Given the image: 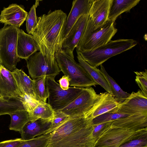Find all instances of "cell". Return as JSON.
<instances>
[{
	"label": "cell",
	"mask_w": 147,
	"mask_h": 147,
	"mask_svg": "<svg viewBox=\"0 0 147 147\" xmlns=\"http://www.w3.org/2000/svg\"><path fill=\"white\" fill-rule=\"evenodd\" d=\"M38 51H39V47L33 36L18 28L17 44L18 57L26 60Z\"/></svg>",
	"instance_id": "obj_17"
},
{
	"label": "cell",
	"mask_w": 147,
	"mask_h": 147,
	"mask_svg": "<svg viewBox=\"0 0 147 147\" xmlns=\"http://www.w3.org/2000/svg\"><path fill=\"white\" fill-rule=\"evenodd\" d=\"M40 1V0L35 1V4L30 9L26 19V30L29 34H32L37 24L36 9L39 5Z\"/></svg>",
	"instance_id": "obj_30"
},
{
	"label": "cell",
	"mask_w": 147,
	"mask_h": 147,
	"mask_svg": "<svg viewBox=\"0 0 147 147\" xmlns=\"http://www.w3.org/2000/svg\"><path fill=\"white\" fill-rule=\"evenodd\" d=\"M77 57L80 65L86 70L93 79L98 85L103 88L107 92L113 95L109 85L100 69L97 67L92 66L84 61L81 57L78 51L76 50Z\"/></svg>",
	"instance_id": "obj_22"
},
{
	"label": "cell",
	"mask_w": 147,
	"mask_h": 147,
	"mask_svg": "<svg viewBox=\"0 0 147 147\" xmlns=\"http://www.w3.org/2000/svg\"><path fill=\"white\" fill-rule=\"evenodd\" d=\"M51 133L37 136L31 140H24L17 147H46Z\"/></svg>",
	"instance_id": "obj_31"
},
{
	"label": "cell",
	"mask_w": 147,
	"mask_h": 147,
	"mask_svg": "<svg viewBox=\"0 0 147 147\" xmlns=\"http://www.w3.org/2000/svg\"><path fill=\"white\" fill-rule=\"evenodd\" d=\"M55 77L47 76L46 86L48 95V103L54 111L63 109L77 98L84 88L69 87L63 90L55 80Z\"/></svg>",
	"instance_id": "obj_7"
},
{
	"label": "cell",
	"mask_w": 147,
	"mask_h": 147,
	"mask_svg": "<svg viewBox=\"0 0 147 147\" xmlns=\"http://www.w3.org/2000/svg\"><path fill=\"white\" fill-rule=\"evenodd\" d=\"M66 14L55 10L38 18L32 35L40 51L45 57L56 59L55 54L61 49Z\"/></svg>",
	"instance_id": "obj_2"
},
{
	"label": "cell",
	"mask_w": 147,
	"mask_h": 147,
	"mask_svg": "<svg viewBox=\"0 0 147 147\" xmlns=\"http://www.w3.org/2000/svg\"><path fill=\"white\" fill-rule=\"evenodd\" d=\"M100 66V71L108 82L112 91L113 96L120 104L122 103L130 94L123 90L113 79L107 73L102 65Z\"/></svg>",
	"instance_id": "obj_26"
},
{
	"label": "cell",
	"mask_w": 147,
	"mask_h": 147,
	"mask_svg": "<svg viewBox=\"0 0 147 147\" xmlns=\"http://www.w3.org/2000/svg\"><path fill=\"white\" fill-rule=\"evenodd\" d=\"M18 28L4 25L0 29V60L2 65L11 72L20 61L17 53Z\"/></svg>",
	"instance_id": "obj_6"
},
{
	"label": "cell",
	"mask_w": 147,
	"mask_h": 147,
	"mask_svg": "<svg viewBox=\"0 0 147 147\" xmlns=\"http://www.w3.org/2000/svg\"><path fill=\"white\" fill-rule=\"evenodd\" d=\"M9 115L11 117L9 127L10 130L20 132L29 121L28 113L26 110L16 111Z\"/></svg>",
	"instance_id": "obj_27"
},
{
	"label": "cell",
	"mask_w": 147,
	"mask_h": 147,
	"mask_svg": "<svg viewBox=\"0 0 147 147\" xmlns=\"http://www.w3.org/2000/svg\"><path fill=\"white\" fill-rule=\"evenodd\" d=\"M24 100L12 97L0 98V116L9 114L16 111L26 110L23 102Z\"/></svg>",
	"instance_id": "obj_23"
},
{
	"label": "cell",
	"mask_w": 147,
	"mask_h": 147,
	"mask_svg": "<svg viewBox=\"0 0 147 147\" xmlns=\"http://www.w3.org/2000/svg\"><path fill=\"white\" fill-rule=\"evenodd\" d=\"M119 104L112 95L107 92H105L102 102L93 113V118L106 113L115 110Z\"/></svg>",
	"instance_id": "obj_25"
},
{
	"label": "cell",
	"mask_w": 147,
	"mask_h": 147,
	"mask_svg": "<svg viewBox=\"0 0 147 147\" xmlns=\"http://www.w3.org/2000/svg\"><path fill=\"white\" fill-rule=\"evenodd\" d=\"M25 60L32 80L44 76L55 77L61 71L56 59L45 57L40 51L34 53Z\"/></svg>",
	"instance_id": "obj_9"
},
{
	"label": "cell",
	"mask_w": 147,
	"mask_h": 147,
	"mask_svg": "<svg viewBox=\"0 0 147 147\" xmlns=\"http://www.w3.org/2000/svg\"><path fill=\"white\" fill-rule=\"evenodd\" d=\"M100 104L96 101L86 113L68 117L51 133L46 147H94L92 115Z\"/></svg>",
	"instance_id": "obj_1"
},
{
	"label": "cell",
	"mask_w": 147,
	"mask_h": 147,
	"mask_svg": "<svg viewBox=\"0 0 147 147\" xmlns=\"http://www.w3.org/2000/svg\"><path fill=\"white\" fill-rule=\"evenodd\" d=\"M54 112L48 103L40 102L34 109L28 113L30 121L39 119L52 120Z\"/></svg>",
	"instance_id": "obj_24"
},
{
	"label": "cell",
	"mask_w": 147,
	"mask_h": 147,
	"mask_svg": "<svg viewBox=\"0 0 147 147\" xmlns=\"http://www.w3.org/2000/svg\"><path fill=\"white\" fill-rule=\"evenodd\" d=\"M2 97V96H1V94H0V97Z\"/></svg>",
	"instance_id": "obj_39"
},
{
	"label": "cell",
	"mask_w": 147,
	"mask_h": 147,
	"mask_svg": "<svg viewBox=\"0 0 147 147\" xmlns=\"http://www.w3.org/2000/svg\"><path fill=\"white\" fill-rule=\"evenodd\" d=\"M47 77H41L33 80L34 89L36 100L45 103H46L48 97L46 83Z\"/></svg>",
	"instance_id": "obj_28"
},
{
	"label": "cell",
	"mask_w": 147,
	"mask_h": 147,
	"mask_svg": "<svg viewBox=\"0 0 147 147\" xmlns=\"http://www.w3.org/2000/svg\"><path fill=\"white\" fill-rule=\"evenodd\" d=\"M88 15L80 16L62 42L61 50L71 57L73 51L82 37L89 19Z\"/></svg>",
	"instance_id": "obj_11"
},
{
	"label": "cell",
	"mask_w": 147,
	"mask_h": 147,
	"mask_svg": "<svg viewBox=\"0 0 147 147\" xmlns=\"http://www.w3.org/2000/svg\"><path fill=\"white\" fill-rule=\"evenodd\" d=\"M93 0H75L73 1L71 11L66 18L63 41L79 17L83 15H88Z\"/></svg>",
	"instance_id": "obj_15"
},
{
	"label": "cell",
	"mask_w": 147,
	"mask_h": 147,
	"mask_svg": "<svg viewBox=\"0 0 147 147\" xmlns=\"http://www.w3.org/2000/svg\"><path fill=\"white\" fill-rule=\"evenodd\" d=\"M100 96L92 87L84 88L77 98L60 111L69 117L83 114L92 108Z\"/></svg>",
	"instance_id": "obj_10"
},
{
	"label": "cell",
	"mask_w": 147,
	"mask_h": 147,
	"mask_svg": "<svg viewBox=\"0 0 147 147\" xmlns=\"http://www.w3.org/2000/svg\"><path fill=\"white\" fill-rule=\"evenodd\" d=\"M137 44L133 39L111 40L92 51L78 52L83 59L90 65L97 67L111 57L131 49Z\"/></svg>",
	"instance_id": "obj_4"
},
{
	"label": "cell",
	"mask_w": 147,
	"mask_h": 147,
	"mask_svg": "<svg viewBox=\"0 0 147 147\" xmlns=\"http://www.w3.org/2000/svg\"><path fill=\"white\" fill-rule=\"evenodd\" d=\"M61 71L69 77V85L81 88H89L98 84L86 70L71 57L61 50L55 54Z\"/></svg>",
	"instance_id": "obj_3"
},
{
	"label": "cell",
	"mask_w": 147,
	"mask_h": 147,
	"mask_svg": "<svg viewBox=\"0 0 147 147\" xmlns=\"http://www.w3.org/2000/svg\"><path fill=\"white\" fill-rule=\"evenodd\" d=\"M108 123L96 140L94 147H119L147 133V128L137 131L110 127Z\"/></svg>",
	"instance_id": "obj_8"
},
{
	"label": "cell",
	"mask_w": 147,
	"mask_h": 147,
	"mask_svg": "<svg viewBox=\"0 0 147 147\" xmlns=\"http://www.w3.org/2000/svg\"><path fill=\"white\" fill-rule=\"evenodd\" d=\"M130 115L121 113L114 110L106 113L99 115L92 119L94 125L108 122L117 120Z\"/></svg>",
	"instance_id": "obj_29"
},
{
	"label": "cell",
	"mask_w": 147,
	"mask_h": 147,
	"mask_svg": "<svg viewBox=\"0 0 147 147\" xmlns=\"http://www.w3.org/2000/svg\"><path fill=\"white\" fill-rule=\"evenodd\" d=\"M28 13L21 6L16 4H10L4 7L0 14V22L4 25L19 28L26 20Z\"/></svg>",
	"instance_id": "obj_13"
},
{
	"label": "cell",
	"mask_w": 147,
	"mask_h": 147,
	"mask_svg": "<svg viewBox=\"0 0 147 147\" xmlns=\"http://www.w3.org/2000/svg\"><path fill=\"white\" fill-rule=\"evenodd\" d=\"M52 121L42 119L34 121L29 120L20 132L21 138L24 140H27L46 134L51 128Z\"/></svg>",
	"instance_id": "obj_19"
},
{
	"label": "cell",
	"mask_w": 147,
	"mask_h": 147,
	"mask_svg": "<svg viewBox=\"0 0 147 147\" xmlns=\"http://www.w3.org/2000/svg\"><path fill=\"white\" fill-rule=\"evenodd\" d=\"M2 65V64H1L0 60V68Z\"/></svg>",
	"instance_id": "obj_38"
},
{
	"label": "cell",
	"mask_w": 147,
	"mask_h": 147,
	"mask_svg": "<svg viewBox=\"0 0 147 147\" xmlns=\"http://www.w3.org/2000/svg\"><path fill=\"white\" fill-rule=\"evenodd\" d=\"M24 141L21 138L4 141L0 142V147H17Z\"/></svg>",
	"instance_id": "obj_36"
},
{
	"label": "cell",
	"mask_w": 147,
	"mask_h": 147,
	"mask_svg": "<svg viewBox=\"0 0 147 147\" xmlns=\"http://www.w3.org/2000/svg\"><path fill=\"white\" fill-rule=\"evenodd\" d=\"M114 23L108 20L104 25L93 30L91 21L89 18L85 31L76 47V50L79 51H90L107 43L117 31Z\"/></svg>",
	"instance_id": "obj_5"
},
{
	"label": "cell",
	"mask_w": 147,
	"mask_h": 147,
	"mask_svg": "<svg viewBox=\"0 0 147 147\" xmlns=\"http://www.w3.org/2000/svg\"><path fill=\"white\" fill-rule=\"evenodd\" d=\"M114 111L128 115L147 113V97L140 90L136 92H133Z\"/></svg>",
	"instance_id": "obj_12"
},
{
	"label": "cell",
	"mask_w": 147,
	"mask_h": 147,
	"mask_svg": "<svg viewBox=\"0 0 147 147\" xmlns=\"http://www.w3.org/2000/svg\"><path fill=\"white\" fill-rule=\"evenodd\" d=\"M19 89L24 97L28 96L36 100L34 89V81L22 70L17 68L12 72Z\"/></svg>",
	"instance_id": "obj_20"
},
{
	"label": "cell",
	"mask_w": 147,
	"mask_h": 147,
	"mask_svg": "<svg viewBox=\"0 0 147 147\" xmlns=\"http://www.w3.org/2000/svg\"><path fill=\"white\" fill-rule=\"evenodd\" d=\"M69 117L60 111L54 112V115L51 121V128L46 134L53 131Z\"/></svg>",
	"instance_id": "obj_34"
},
{
	"label": "cell",
	"mask_w": 147,
	"mask_h": 147,
	"mask_svg": "<svg viewBox=\"0 0 147 147\" xmlns=\"http://www.w3.org/2000/svg\"><path fill=\"white\" fill-rule=\"evenodd\" d=\"M119 147H147V133L123 144Z\"/></svg>",
	"instance_id": "obj_33"
},
{
	"label": "cell",
	"mask_w": 147,
	"mask_h": 147,
	"mask_svg": "<svg viewBox=\"0 0 147 147\" xmlns=\"http://www.w3.org/2000/svg\"><path fill=\"white\" fill-rule=\"evenodd\" d=\"M61 88L64 90H67L69 89V77L64 75L59 81Z\"/></svg>",
	"instance_id": "obj_37"
},
{
	"label": "cell",
	"mask_w": 147,
	"mask_h": 147,
	"mask_svg": "<svg viewBox=\"0 0 147 147\" xmlns=\"http://www.w3.org/2000/svg\"><path fill=\"white\" fill-rule=\"evenodd\" d=\"M109 126L134 131L140 130L147 126V113H139L131 115L113 121L109 122Z\"/></svg>",
	"instance_id": "obj_18"
},
{
	"label": "cell",
	"mask_w": 147,
	"mask_h": 147,
	"mask_svg": "<svg viewBox=\"0 0 147 147\" xmlns=\"http://www.w3.org/2000/svg\"><path fill=\"white\" fill-rule=\"evenodd\" d=\"M0 94L2 97H14L24 100L12 72L2 65L0 69Z\"/></svg>",
	"instance_id": "obj_16"
},
{
	"label": "cell",
	"mask_w": 147,
	"mask_h": 147,
	"mask_svg": "<svg viewBox=\"0 0 147 147\" xmlns=\"http://www.w3.org/2000/svg\"><path fill=\"white\" fill-rule=\"evenodd\" d=\"M136 75L135 81L144 94L147 97V70L134 71Z\"/></svg>",
	"instance_id": "obj_32"
},
{
	"label": "cell",
	"mask_w": 147,
	"mask_h": 147,
	"mask_svg": "<svg viewBox=\"0 0 147 147\" xmlns=\"http://www.w3.org/2000/svg\"><path fill=\"white\" fill-rule=\"evenodd\" d=\"M108 122L103 123L96 125H94L92 134L93 137L96 140V142L102 134Z\"/></svg>",
	"instance_id": "obj_35"
},
{
	"label": "cell",
	"mask_w": 147,
	"mask_h": 147,
	"mask_svg": "<svg viewBox=\"0 0 147 147\" xmlns=\"http://www.w3.org/2000/svg\"><path fill=\"white\" fill-rule=\"evenodd\" d=\"M111 0H94L88 13L92 30L101 26L107 21Z\"/></svg>",
	"instance_id": "obj_14"
},
{
	"label": "cell",
	"mask_w": 147,
	"mask_h": 147,
	"mask_svg": "<svg viewBox=\"0 0 147 147\" xmlns=\"http://www.w3.org/2000/svg\"><path fill=\"white\" fill-rule=\"evenodd\" d=\"M140 0H111L108 19L115 22L123 13L128 12L139 3Z\"/></svg>",
	"instance_id": "obj_21"
}]
</instances>
